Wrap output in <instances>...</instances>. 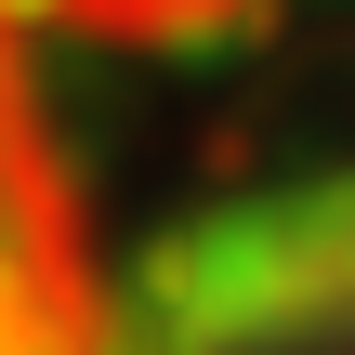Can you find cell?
Wrapping results in <instances>:
<instances>
[{"instance_id": "6da1fadb", "label": "cell", "mask_w": 355, "mask_h": 355, "mask_svg": "<svg viewBox=\"0 0 355 355\" xmlns=\"http://www.w3.org/2000/svg\"><path fill=\"white\" fill-rule=\"evenodd\" d=\"M105 355H355V171L171 224L105 290Z\"/></svg>"}, {"instance_id": "7a4b0ae2", "label": "cell", "mask_w": 355, "mask_h": 355, "mask_svg": "<svg viewBox=\"0 0 355 355\" xmlns=\"http://www.w3.org/2000/svg\"><path fill=\"white\" fill-rule=\"evenodd\" d=\"M105 250L79 211V171L53 145V105L26 79V40L0 26V355H105Z\"/></svg>"}, {"instance_id": "3957f363", "label": "cell", "mask_w": 355, "mask_h": 355, "mask_svg": "<svg viewBox=\"0 0 355 355\" xmlns=\"http://www.w3.org/2000/svg\"><path fill=\"white\" fill-rule=\"evenodd\" d=\"M250 0H0V26H92V40H184V26H237Z\"/></svg>"}]
</instances>
